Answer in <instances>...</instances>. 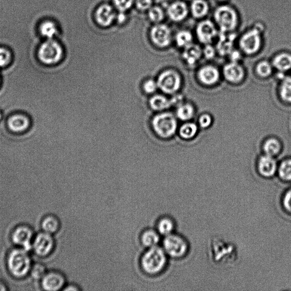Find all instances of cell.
Masks as SVG:
<instances>
[{"label":"cell","mask_w":291,"mask_h":291,"mask_svg":"<svg viewBox=\"0 0 291 291\" xmlns=\"http://www.w3.org/2000/svg\"><path fill=\"white\" fill-rule=\"evenodd\" d=\"M231 61L233 62H238L239 60L241 59V54L236 50H233L229 54Z\"/></svg>","instance_id":"cell-45"},{"label":"cell","mask_w":291,"mask_h":291,"mask_svg":"<svg viewBox=\"0 0 291 291\" xmlns=\"http://www.w3.org/2000/svg\"><path fill=\"white\" fill-rule=\"evenodd\" d=\"M6 265L11 276L21 279L30 274L33 264L28 251L17 248L10 250L8 254Z\"/></svg>","instance_id":"cell-2"},{"label":"cell","mask_w":291,"mask_h":291,"mask_svg":"<svg viewBox=\"0 0 291 291\" xmlns=\"http://www.w3.org/2000/svg\"><path fill=\"white\" fill-rule=\"evenodd\" d=\"M279 174L284 180L291 181V159L286 160L281 163Z\"/></svg>","instance_id":"cell-37"},{"label":"cell","mask_w":291,"mask_h":291,"mask_svg":"<svg viewBox=\"0 0 291 291\" xmlns=\"http://www.w3.org/2000/svg\"><path fill=\"white\" fill-rule=\"evenodd\" d=\"M167 14L175 22L184 21L190 13V7L186 2L177 1L171 3L167 8Z\"/></svg>","instance_id":"cell-14"},{"label":"cell","mask_w":291,"mask_h":291,"mask_svg":"<svg viewBox=\"0 0 291 291\" xmlns=\"http://www.w3.org/2000/svg\"><path fill=\"white\" fill-rule=\"evenodd\" d=\"M150 125L157 137L162 140H168L177 133L178 118L170 111H161L153 115L151 119Z\"/></svg>","instance_id":"cell-1"},{"label":"cell","mask_w":291,"mask_h":291,"mask_svg":"<svg viewBox=\"0 0 291 291\" xmlns=\"http://www.w3.org/2000/svg\"><path fill=\"white\" fill-rule=\"evenodd\" d=\"M167 262L165 251L161 247L156 246L149 248L142 255L140 264L143 272L153 276L162 272Z\"/></svg>","instance_id":"cell-3"},{"label":"cell","mask_w":291,"mask_h":291,"mask_svg":"<svg viewBox=\"0 0 291 291\" xmlns=\"http://www.w3.org/2000/svg\"><path fill=\"white\" fill-rule=\"evenodd\" d=\"M174 228V222L169 217L161 218L157 224V232L159 234L165 237L172 234Z\"/></svg>","instance_id":"cell-28"},{"label":"cell","mask_w":291,"mask_h":291,"mask_svg":"<svg viewBox=\"0 0 291 291\" xmlns=\"http://www.w3.org/2000/svg\"><path fill=\"white\" fill-rule=\"evenodd\" d=\"M198 78L206 86H213L220 79V73L216 67L211 66L203 67L198 71Z\"/></svg>","instance_id":"cell-18"},{"label":"cell","mask_w":291,"mask_h":291,"mask_svg":"<svg viewBox=\"0 0 291 291\" xmlns=\"http://www.w3.org/2000/svg\"><path fill=\"white\" fill-rule=\"evenodd\" d=\"M175 42L179 47L185 49L193 43V34L187 30H183L178 32L175 37Z\"/></svg>","instance_id":"cell-29"},{"label":"cell","mask_w":291,"mask_h":291,"mask_svg":"<svg viewBox=\"0 0 291 291\" xmlns=\"http://www.w3.org/2000/svg\"><path fill=\"white\" fill-rule=\"evenodd\" d=\"M197 131L198 127L196 123L186 122L179 128V134L183 139H191L195 137Z\"/></svg>","instance_id":"cell-30"},{"label":"cell","mask_w":291,"mask_h":291,"mask_svg":"<svg viewBox=\"0 0 291 291\" xmlns=\"http://www.w3.org/2000/svg\"><path fill=\"white\" fill-rule=\"evenodd\" d=\"M163 246V249L167 255L174 258L184 256L188 249V246L184 239L173 233L165 237Z\"/></svg>","instance_id":"cell-8"},{"label":"cell","mask_w":291,"mask_h":291,"mask_svg":"<svg viewBox=\"0 0 291 291\" xmlns=\"http://www.w3.org/2000/svg\"><path fill=\"white\" fill-rule=\"evenodd\" d=\"M184 1H191H191H193V0H184Z\"/></svg>","instance_id":"cell-50"},{"label":"cell","mask_w":291,"mask_h":291,"mask_svg":"<svg viewBox=\"0 0 291 291\" xmlns=\"http://www.w3.org/2000/svg\"><path fill=\"white\" fill-rule=\"evenodd\" d=\"M66 279L61 273L52 271L47 272L41 280V286L47 291H58L65 288Z\"/></svg>","instance_id":"cell-13"},{"label":"cell","mask_w":291,"mask_h":291,"mask_svg":"<svg viewBox=\"0 0 291 291\" xmlns=\"http://www.w3.org/2000/svg\"><path fill=\"white\" fill-rule=\"evenodd\" d=\"M40 32L43 37L47 39H53L58 33V29L55 23L51 21L43 22L39 27Z\"/></svg>","instance_id":"cell-31"},{"label":"cell","mask_w":291,"mask_h":291,"mask_svg":"<svg viewBox=\"0 0 291 291\" xmlns=\"http://www.w3.org/2000/svg\"><path fill=\"white\" fill-rule=\"evenodd\" d=\"M79 289L73 286H67L63 289L65 291H78Z\"/></svg>","instance_id":"cell-47"},{"label":"cell","mask_w":291,"mask_h":291,"mask_svg":"<svg viewBox=\"0 0 291 291\" xmlns=\"http://www.w3.org/2000/svg\"><path fill=\"white\" fill-rule=\"evenodd\" d=\"M141 241L143 246L147 248H153L158 246L160 241V234L157 230L149 229L143 232L141 236Z\"/></svg>","instance_id":"cell-24"},{"label":"cell","mask_w":291,"mask_h":291,"mask_svg":"<svg viewBox=\"0 0 291 291\" xmlns=\"http://www.w3.org/2000/svg\"><path fill=\"white\" fill-rule=\"evenodd\" d=\"M29 125V118L22 114H14L7 120V125L9 129L15 133L25 131Z\"/></svg>","instance_id":"cell-20"},{"label":"cell","mask_w":291,"mask_h":291,"mask_svg":"<svg viewBox=\"0 0 291 291\" xmlns=\"http://www.w3.org/2000/svg\"><path fill=\"white\" fill-rule=\"evenodd\" d=\"M149 19L154 23H159L165 18L164 11L159 6H152L148 12Z\"/></svg>","instance_id":"cell-35"},{"label":"cell","mask_w":291,"mask_h":291,"mask_svg":"<svg viewBox=\"0 0 291 291\" xmlns=\"http://www.w3.org/2000/svg\"><path fill=\"white\" fill-rule=\"evenodd\" d=\"M212 123V117L208 114H203L198 119V124L202 128H208Z\"/></svg>","instance_id":"cell-42"},{"label":"cell","mask_w":291,"mask_h":291,"mask_svg":"<svg viewBox=\"0 0 291 291\" xmlns=\"http://www.w3.org/2000/svg\"><path fill=\"white\" fill-rule=\"evenodd\" d=\"M11 60V54L9 50L0 47V68L9 65Z\"/></svg>","instance_id":"cell-39"},{"label":"cell","mask_w":291,"mask_h":291,"mask_svg":"<svg viewBox=\"0 0 291 291\" xmlns=\"http://www.w3.org/2000/svg\"><path fill=\"white\" fill-rule=\"evenodd\" d=\"M280 94L284 101L291 102V78H284L282 83Z\"/></svg>","instance_id":"cell-34"},{"label":"cell","mask_w":291,"mask_h":291,"mask_svg":"<svg viewBox=\"0 0 291 291\" xmlns=\"http://www.w3.org/2000/svg\"><path fill=\"white\" fill-rule=\"evenodd\" d=\"M61 227L59 219L54 215H48L44 217L41 222L43 232L54 234L58 232Z\"/></svg>","instance_id":"cell-25"},{"label":"cell","mask_w":291,"mask_h":291,"mask_svg":"<svg viewBox=\"0 0 291 291\" xmlns=\"http://www.w3.org/2000/svg\"><path fill=\"white\" fill-rule=\"evenodd\" d=\"M216 1L220 2H225L228 1V0H216Z\"/></svg>","instance_id":"cell-49"},{"label":"cell","mask_w":291,"mask_h":291,"mask_svg":"<svg viewBox=\"0 0 291 291\" xmlns=\"http://www.w3.org/2000/svg\"><path fill=\"white\" fill-rule=\"evenodd\" d=\"M7 287L4 283L0 281V291H7Z\"/></svg>","instance_id":"cell-48"},{"label":"cell","mask_w":291,"mask_h":291,"mask_svg":"<svg viewBox=\"0 0 291 291\" xmlns=\"http://www.w3.org/2000/svg\"><path fill=\"white\" fill-rule=\"evenodd\" d=\"M47 273L46 267L41 264H36L31 267L30 274L36 280H41Z\"/></svg>","instance_id":"cell-38"},{"label":"cell","mask_w":291,"mask_h":291,"mask_svg":"<svg viewBox=\"0 0 291 291\" xmlns=\"http://www.w3.org/2000/svg\"><path fill=\"white\" fill-rule=\"evenodd\" d=\"M116 15L112 6L109 4L103 3L97 8L95 17L98 25L108 27L113 22Z\"/></svg>","instance_id":"cell-15"},{"label":"cell","mask_w":291,"mask_h":291,"mask_svg":"<svg viewBox=\"0 0 291 291\" xmlns=\"http://www.w3.org/2000/svg\"><path fill=\"white\" fill-rule=\"evenodd\" d=\"M277 164L274 157L266 155L262 157L258 162L259 172L265 177H273L276 174Z\"/></svg>","instance_id":"cell-19"},{"label":"cell","mask_w":291,"mask_h":291,"mask_svg":"<svg viewBox=\"0 0 291 291\" xmlns=\"http://www.w3.org/2000/svg\"><path fill=\"white\" fill-rule=\"evenodd\" d=\"M141 89L146 96L151 97L155 94L159 90L156 79L149 78L145 79L142 83Z\"/></svg>","instance_id":"cell-33"},{"label":"cell","mask_w":291,"mask_h":291,"mask_svg":"<svg viewBox=\"0 0 291 291\" xmlns=\"http://www.w3.org/2000/svg\"><path fill=\"white\" fill-rule=\"evenodd\" d=\"M223 73L227 81L232 83L241 82L245 76L244 69L238 62H231L227 64Z\"/></svg>","instance_id":"cell-16"},{"label":"cell","mask_w":291,"mask_h":291,"mask_svg":"<svg viewBox=\"0 0 291 291\" xmlns=\"http://www.w3.org/2000/svg\"><path fill=\"white\" fill-rule=\"evenodd\" d=\"M135 3L138 9L146 11L152 7L153 0H135Z\"/></svg>","instance_id":"cell-41"},{"label":"cell","mask_w":291,"mask_h":291,"mask_svg":"<svg viewBox=\"0 0 291 291\" xmlns=\"http://www.w3.org/2000/svg\"><path fill=\"white\" fill-rule=\"evenodd\" d=\"M150 37L154 45L160 49L168 47L172 41V34L168 26L157 23L152 27Z\"/></svg>","instance_id":"cell-12"},{"label":"cell","mask_w":291,"mask_h":291,"mask_svg":"<svg viewBox=\"0 0 291 291\" xmlns=\"http://www.w3.org/2000/svg\"><path fill=\"white\" fill-rule=\"evenodd\" d=\"M264 149L266 155L274 157L280 153L281 149V143L276 139H269L265 143Z\"/></svg>","instance_id":"cell-32"},{"label":"cell","mask_w":291,"mask_h":291,"mask_svg":"<svg viewBox=\"0 0 291 291\" xmlns=\"http://www.w3.org/2000/svg\"><path fill=\"white\" fill-rule=\"evenodd\" d=\"M284 202L286 209L291 212V190L286 194Z\"/></svg>","instance_id":"cell-44"},{"label":"cell","mask_w":291,"mask_h":291,"mask_svg":"<svg viewBox=\"0 0 291 291\" xmlns=\"http://www.w3.org/2000/svg\"><path fill=\"white\" fill-rule=\"evenodd\" d=\"M233 33H221L219 31V41L216 50L221 55H229L233 50V42L235 39Z\"/></svg>","instance_id":"cell-21"},{"label":"cell","mask_w":291,"mask_h":291,"mask_svg":"<svg viewBox=\"0 0 291 291\" xmlns=\"http://www.w3.org/2000/svg\"><path fill=\"white\" fill-rule=\"evenodd\" d=\"M196 35L198 41L203 45L212 44L218 37L219 30L216 23L210 19H202L196 27Z\"/></svg>","instance_id":"cell-11"},{"label":"cell","mask_w":291,"mask_h":291,"mask_svg":"<svg viewBox=\"0 0 291 291\" xmlns=\"http://www.w3.org/2000/svg\"><path fill=\"white\" fill-rule=\"evenodd\" d=\"M134 0H113L114 5L120 12H125L133 6Z\"/></svg>","instance_id":"cell-40"},{"label":"cell","mask_w":291,"mask_h":291,"mask_svg":"<svg viewBox=\"0 0 291 291\" xmlns=\"http://www.w3.org/2000/svg\"><path fill=\"white\" fill-rule=\"evenodd\" d=\"M214 23L221 33H233L239 24V16L234 7L228 5L217 7L213 14Z\"/></svg>","instance_id":"cell-4"},{"label":"cell","mask_w":291,"mask_h":291,"mask_svg":"<svg viewBox=\"0 0 291 291\" xmlns=\"http://www.w3.org/2000/svg\"><path fill=\"white\" fill-rule=\"evenodd\" d=\"M117 22L119 23H122L125 21L126 19V16L125 14V12L119 11V13L116 15V18Z\"/></svg>","instance_id":"cell-46"},{"label":"cell","mask_w":291,"mask_h":291,"mask_svg":"<svg viewBox=\"0 0 291 291\" xmlns=\"http://www.w3.org/2000/svg\"><path fill=\"white\" fill-rule=\"evenodd\" d=\"M148 105L151 110L155 112L166 111L172 106L171 99L165 95L154 94L148 99Z\"/></svg>","instance_id":"cell-17"},{"label":"cell","mask_w":291,"mask_h":291,"mask_svg":"<svg viewBox=\"0 0 291 291\" xmlns=\"http://www.w3.org/2000/svg\"><path fill=\"white\" fill-rule=\"evenodd\" d=\"M273 66L282 73L290 70L291 69V55L281 53L277 55L273 60Z\"/></svg>","instance_id":"cell-26"},{"label":"cell","mask_w":291,"mask_h":291,"mask_svg":"<svg viewBox=\"0 0 291 291\" xmlns=\"http://www.w3.org/2000/svg\"><path fill=\"white\" fill-rule=\"evenodd\" d=\"M34 236L33 230L30 226L20 225L15 227L11 233V238L14 245L29 252L32 249Z\"/></svg>","instance_id":"cell-10"},{"label":"cell","mask_w":291,"mask_h":291,"mask_svg":"<svg viewBox=\"0 0 291 291\" xmlns=\"http://www.w3.org/2000/svg\"><path fill=\"white\" fill-rule=\"evenodd\" d=\"M194 107L190 103L183 102L177 107L176 116L181 121H190L194 116Z\"/></svg>","instance_id":"cell-27"},{"label":"cell","mask_w":291,"mask_h":291,"mask_svg":"<svg viewBox=\"0 0 291 291\" xmlns=\"http://www.w3.org/2000/svg\"><path fill=\"white\" fill-rule=\"evenodd\" d=\"M158 89L166 95L177 94L181 89L182 79L178 71L167 68L159 74L156 78Z\"/></svg>","instance_id":"cell-5"},{"label":"cell","mask_w":291,"mask_h":291,"mask_svg":"<svg viewBox=\"0 0 291 291\" xmlns=\"http://www.w3.org/2000/svg\"><path fill=\"white\" fill-rule=\"evenodd\" d=\"M63 55L62 46L53 39H47L43 43L38 51L39 59L47 65H57L62 61Z\"/></svg>","instance_id":"cell-6"},{"label":"cell","mask_w":291,"mask_h":291,"mask_svg":"<svg viewBox=\"0 0 291 291\" xmlns=\"http://www.w3.org/2000/svg\"><path fill=\"white\" fill-rule=\"evenodd\" d=\"M210 6L206 0H193L190 6V12L197 19H204L209 14Z\"/></svg>","instance_id":"cell-22"},{"label":"cell","mask_w":291,"mask_h":291,"mask_svg":"<svg viewBox=\"0 0 291 291\" xmlns=\"http://www.w3.org/2000/svg\"><path fill=\"white\" fill-rule=\"evenodd\" d=\"M202 55V49L196 44L192 43L186 47L183 51L182 57L185 62L190 66L196 64Z\"/></svg>","instance_id":"cell-23"},{"label":"cell","mask_w":291,"mask_h":291,"mask_svg":"<svg viewBox=\"0 0 291 291\" xmlns=\"http://www.w3.org/2000/svg\"><path fill=\"white\" fill-rule=\"evenodd\" d=\"M256 71L258 75L262 78H268L273 72V66L267 61H262L257 66Z\"/></svg>","instance_id":"cell-36"},{"label":"cell","mask_w":291,"mask_h":291,"mask_svg":"<svg viewBox=\"0 0 291 291\" xmlns=\"http://www.w3.org/2000/svg\"><path fill=\"white\" fill-rule=\"evenodd\" d=\"M55 245L54 239L52 234L42 232L34 236L32 243V249L37 256L46 257L53 252Z\"/></svg>","instance_id":"cell-9"},{"label":"cell","mask_w":291,"mask_h":291,"mask_svg":"<svg viewBox=\"0 0 291 291\" xmlns=\"http://www.w3.org/2000/svg\"><path fill=\"white\" fill-rule=\"evenodd\" d=\"M216 53V49L212 45V44L205 45L204 49H202V55L207 59L213 58Z\"/></svg>","instance_id":"cell-43"},{"label":"cell","mask_w":291,"mask_h":291,"mask_svg":"<svg viewBox=\"0 0 291 291\" xmlns=\"http://www.w3.org/2000/svg\"><path fill=\"white\" fill-rule=\"evenodd\" d=\"M262 31L261 27L256 26L242 34L239 41V46L245 54L254 55L260 50L262 44Z\"/></svg>","instance_id":"cell-7"},{"label":"cell","mask_w":291,"mask_h":291,"mask_svg":"<svg viewBox=\"0 0 291 291\" xmlns=\"http://www.w3.org/2000/svg\"><path fill=\"white\" fill-rule=\"evenodd\" d=\"M1 118H2V114L1 113H0V120H1Z\"/></svg>","instance_id":"cell-51"}]
</instances>
